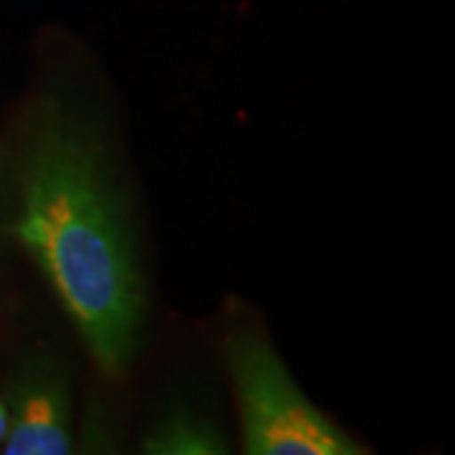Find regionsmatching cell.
I'll return each instance as SVG.
<instances>
[{
  "label": "cell",
  "instance_id": "obj_1",
  "mask_svg": "<svg viewBox=\"0 0 455 455\" xmlns=\"http://www.w3.org/2000/svg\"><path fill=\"white\" fill-rule=\"evenodd\" d=\"M16 233L99 367L122 372L142 322L140 274L101 147L64 114L33 137Z\"/></svg>",
  "mask_w": 455,
  "mask_h": 455
},
{
  "label": "cell",
  "instance_id": "obj_2",
  "mask_svg": "<svg viewBox=\"0 0 455 455\" xmlns=\"http://www.w3.org/2000/svg\"><path fill=\"white\" fill-rule=\"evenodd\" d=\"M228 370L241 410L248 455H359L355 440L341 433L296 387L271 344L238 331L228 339Z\"/></svg>",
  "mask_w": 455,
  "mask_h": 455
},
{
  "label": "cell",
  "instance_id": "obj_3",
  "mask_svg": "<svg viewBox=\"0 0 455 455\" xmlns=\"http://www.w3.org/2000/svg\"><path fill=\"white\" fill-rule=\"evenodd\" d=\"M8 455H64L71 451L68 387L61 367L33 364L18 382L8 407Z\"/></svg>",
  "mask_w": 455,
  "mask_h": 455
},
{
  "label": "cell",
  "instance_id": "obj_4",
  "mask_svg": "<svg viewBox=\"0 0 455 455\" xmlns=\"http://www.w3.org/2000/svg\"><path fill=\"white\" fill-rule=\"evenodd\" d=\"M145 451L152 455H220L228 453V440L203 415L172 410L149 427Z\"/></svg>",
  "mask_w": 455,
  "mask_h": 455
},
{
  "label": "cell",
  "instance_id": "obj_5",
  "mask_svg": "<svg viewBox=\"0 0 455 455\" xmlns=\"http://www.w3.org/2000/svg\"><path fill=\"white\" fill-rule=\"evenodd\" d=\"M5 433H8V405L0 400V443L5 438Z\"/></svg>",
  "mask_w": 455,
  "mask_h": 455
}]
</instances>
